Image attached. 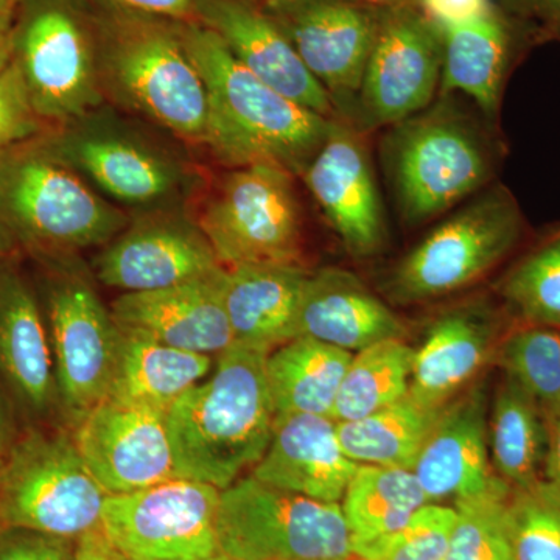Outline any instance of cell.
<instances>
[{"instance_id": "1", "label": "cell", "mask_w": 560, "mask_h": 560, "mask_svg": "<svg viewBox=\"0 0 560 560\" xmlns=\"http://www.w3.org/2000/svg\"><path fill=\"white\" fill-rule=\"evenodd\" d=\"M180 33L208 92L210 153L230 168L268 164L301 176L334 119L257 79L200 22H183Z\"/></svg>"}, {"instance_id": "2", "label": "cell", "mask_w": 560, "mask_h": 560, "mask_svg": "<svg viewBox=\"0 0 560 560\" xmlns=\"http://www.w3.org/2000/svg\"><path fill=\"white\" fill-rule=\"evenodd\" d=\"M268 352L232 345L215 370L167 411L176 474L224 490L259 463L276 410L267 378Z\"/></svg>"}, {"instance_id": "3", "label": "cell", "mask_w": 560, "mask_h": 560, "mask_svg": "<svg viewBox=\"0 0 560 560\" xmlns=\"http://www.w3.org/2000/svg\"><path fill=\"white\" fill-rule=\"evenodd\" d=\"M88 3L97 31L105 97L184 142L206 145L208 92L184 46L183 22L103 0Z\"/></svg>"}, {"instance_id": "4", "label": "cell", "mask_w": 560, "mask_h": 560, "mask_svg": "<svg viewBox=\"0 0 560 560\" xmlns=\"http://www.w3.org/2000/svg\"><path fill=\"white\" fill-rule=\"evenodd\" d=\"M0 224L36 257H65L108 245L130 219L38 139L0 160Z\"/></svg>"}, {"instance_id": "5", "label": "cell", "mask_w": 560, "mask_h": 560, "mask_svg": "<svg viewBox=\"0 0 560 560\" xmlns=\"http://www.w3.org/2000/svg\"><path fill=\"white\" fill-rule=\"evenodd\" d=\"M13 62L51 130L101 109L106 101L88 0H21L14 11Z\"/></svg>"}, {"instance_id": "6", "label": "cell", "mask_w": 560, "mask_h": 560, "mask_svg": "<svg viewBox=\"0 0 560 560\" xmlns=\"http://www.w3.org/2000/svg\"><path fill=\"white\" fill-rule=\"evenodd\" d=\"M385 149L401 219L411 226L477 194L492 173L488 140L447 97L394 125Z\"/></svg>"}, {"instance_id": "7", "label": "cell", "mask_w": 560, "mask_h": 560, "mask_svg": "<svg viewBox=\"0 0 560 560\" xmlns=\"http://www.w3.org/2000/svg\"><path fill=\"white\" fill-rule=\"evenodd\" d=\"M108 492L81 458L70 430L28 427L0 466V528L80 539L101 529Z\"/></svg>"}, {"instance_id": "8", "label": "cell", "mask_w": 560, "mask_h": 560, "mask_svg": "<svg viewBox=\"0 0 560 560\" xmlns=\"http://www.w3.org/2000/svg\"><path fill=\"white\" fill-rule=\"evenodd\" d=\"M197 224L224 268L304 267V215L294 175L276 165L231 168L202 201Z\"/></svg>"}, {"instance_id": "9", "label": "cell", "mask_w": 560, "mask_h": 560, "mask_svg": "<svg viewBox=\"0 0 560 560\" xmlns=\"http://www.w3.org/2000/svg\"><path fill=\"white\" fill-rule=\"evenodd\" d=\"M221 552L231 560L352 558L341 503L308 499L265 485L253 475L221 490Z\"/></svg>"}, {"instance_id": "10", "label": "cell", "mask_w": 560, "mask_h": 560, "mask_svg": "<svg viewBox=\"0 0 560 560\" xmlns=\"http://www.w3.org/2000/svg\"><path fill=\"white\" fill-rule=\"evenodd\" d=\"M47 267L43 282L44 316L58 408L70 429L108 399L116 366L119 326L86 276L70 256L38 257Z\"/></svg>"}, {"instance_id": "11", "label": "cell", "mask_w": 560, "mask_h": 560, "mask_svg": "<svg viewBox=\"0 0 560 560\" xmlns=\"http://www.w3.org/2000/svg\"><path fill=\"white\" fill-rule=\"evenodd\" d=\"M522 215L503 187L453 213L394 268L390 296L400 304L440 300L474 285L514 248Z\"/></svg>"}, {"instance_id": "12", "label": "cell", "mask_w": 560, "mask_h": 560, "mask_svg": "<svg viewBox=\"0 0 560 560\" xmlns=\"http://www.w3.org/2000/svg\"><path fill=\"white\" fill-rule=\"evenodd\" d=\"M101 110L54 128L40 145L114 201L149 212L175 206L191 179L183 162Z\"/></svg>"}, {"instance_id": "13", "label": "cell", "mask_w": 560, "mask_h": 560, "mask_svg": "<svg viewBox=\"0 0 560 560\" xmlns=\"http://www.w3.org/2000/svg\"><path fill=\"white\" fill-rule=\"evenodd\" d=\"M221 490L172 478L136 492L106 497L101 530L128 560H205L223 555Z\"/></svg>"}, {"instance_id": "14", "label": "cell", "mask_w": 560, "mask_h": 560, "mask_svg": "<svg viewBox=\"0 0 560 560\" xmlns=\"http://www.w3.org/2000/svg\"><path fill=\"white\" fill-rule=\"evenodd\" d=\"M442 28L418 3L385 10L349 124L360 132L429 108L440 91Z\"/></svg>"}, {"instance_id": "15", "label": "cell", "mask_w": 560, "mask_h": 560, "mask_svg": "<svg viewBox=\"0 0 560 560\" xmlns=\"http://www.w3.org/2000/svg\"><path fill=\"white\" fill-rule=\"evenodd\" d=\"M256 2L330 95L338 119L349 121L385 10L346 0Z\"/></svg>"}, {"instance_id": "16", "label": "cell", "mask_w": 560, "mask_h": 560, "mask_svg": "<svg viewBox=\"0 0 560 560\" xmlns=\"http://www.w3.org/2000/svg\"><path fill=\"white\" fill-rule=\"evenodd\" d=\"M70 433L88 469L108 495L178 477L164 412L108 397Z\"/></svg>"}, {"instance_id": "17", "label": "cell", "mask_w": 560, "mask_h": 560, "mask_svg": "<svg viewBox=\"0 0 560 560\" xmlns=\"http://www.w3.org/2000/svg\"><path fill=\"white\" fill-rule=\"evenodd\" d=\"M172 210L143 213L105 245L95 259L97 279L110 289L143 293L224 268L198 224Z\"/></svg>"}, {"instance_id": "18", "label": "cell", "mask_w": 560, "mask_h": 560, "mask_svg": "<svg viewBox=\"0 0 560 560\" xmlns=\"http://www.w3.org/2000/svg\"><path fill=\"white\" fill-rule=\"evenodd\" d=\"M301 178L352 256L381 253L388 230L363 132L338 117L331 120Z\"/></svg>"}, {"instance_id": "19", "label": "cell", "mask_w": 560, "mask_h": 560, "mask_svg": "<svg viewBox=\"0 0 560 560\" xmlns=\"http://www.w3.org/2000/svg\"><path fill=\"white\" fill-rule=\"evenodd\" d=\"M0 382L31 427L60 412L46 316L31 283L7 261L0 265Z\"/></svg>"}, {"instance_id": "20", "label": "cell", "mask_w": 560, "mask_h": 560, "mask_svg": "<svg viewBox=\"0 0 560 560\" xmlns=\"http://www.w3.org/2000/svg\"><path fill=\"white\" fill-rule=\"evenodd\" d=\"M197 22L217 33L231 54L272 90L337 119L330 95L256 0H197Z\"/></svg>"}, {"instance_id": "21", "label": "cell", "mask_w": 560, "mask_h": 560, "mask_svg": "<svg viewBox=\"0 0 560 560\" xmlns=\"http://www.w3.org/2000/svg\"><path fill=\"white\" fill-rule=\"evenodd\" d=\"M224 271L171 289L124 293L113 302L110 313L124 329L217 359L234 345L223 304Z\"/></svg>"}, {"instance_id": "22", "label": "cell", "mask_w": 560, "mask_h": 560, "mask_svg": "<svg viewBox=\"0 0 560 560\" xmlns=\"http://www.w3.org/2000/svg\"><path fill=\"white\" fill-rule=\"evenodd\" d=\"M411 471L429 503L481 495L500 480L490 463L488 396L481 385L445 405Z\"/></svg>"}, {"instance_id": "23", "label": "cell", "mask_w": 560, "mask_h": 560, "mask_svg": "<svg viewBox=\"0 0 560 560\" xmlns=\"http://www.w3.org/2000/svg\"><path fill=\"white\" fill-rule=\"evenodd\" d=\"M359 467L342 451L337 420L290 412L276 415L270 445L250 475L308 499L341 503Z\"/></svg>"}, {"instance_id": "24", "label": "cell", "mask_w": 560, "mask_h": 560, "mask_svg": "<svg viewBox=\"0 0 560 560\" xmlns=\"http://www.w3.org/2000/svg\"><path fill=\"white\" fill-rule=\"evenodd\" d=\"M405 334L399 316L353 272L323 268L305 280L296 337L357 353L390 338L404 340Z\"/></svg>"}, {"instance_id": "25", "label": "cell", "mask_w": 560, "mask_h": 560, "mask_svg": "<svg viewBox=\"0 0 560 560\" xmlns=\"http://www.w3.org/2000/svg\"><path fill=\"white\" fill-rule=\"evenodd\" d=\"M497 319L485 305L452 308L431 324L415 350L410 396L441 410L458 397L486 366L497 346Z\"/></svg>"}, {"instance_id": "26", "label": "cell", "mask_w": 560, "mask_h": 560, "mask_svg": "<svg viewBox=\"0 0 560 560\" xmlns=\"http://www.w3.org/2000/svg\"><path fill=\"white\" fill-rule=\"evenodd\" d=\"M311 271L300 265L226 268L223 304L235 345L271 350L296 338L302 290Z\"/></svg>"}, {"instance_id": "27", "label": "cell", "mask_w": 560, "mask_h": 560, "mask_svg": "<svg viewBox=\"0 0 560 560\" xmlns=\"http://www.w3.org/2000/svg\"><path fill=\"white\" fill-rule=\"evenodd\" d=\"M119 330L110 399L167 415L212 370L213 357L171 348L120 326Z\"/></svg>"}, {"instance_id": "28", "label": "cell", "mask_w": 560, "mask_h": 560, "mask_svg": "<svg viewBox=\"0 0 560 560\" xmlns=\"http://www.w3.org/2000/svg\"><path fill=\"white\" fill-rule=\"evenodd\" d=\"M441 97L467 95L488 117L499 109L501 90L510 65L511 33L493 7L485 16L442 28Z\"/></svg>"}, {"instance_id": "29", "label": "cell", "mask_w": 560, "mask_h": 560, "mask_svg": "<svg viewBox=\"0 0 560 560\" xmlns=\"http://www.w3.org/2000/svg\"><path fill=\"white\" fill-rule=\"evenodd\" d=\"M353 353L296 337L268 353L267 378L276 415H334Z\"/></svg>"}, {"instance_id": "30", "label": "cell", "mask_w": 560, "mask_h": 560, "mask_svg": "<svg viewBox=\"0 0 560 560\" xmlns=\"http://www.w3.org/2000/svg\"><path fill=\"white\" fill-rule=\"evenodd\" d=\"M427 503L411 470L360 464L341 500L353 555L388 539Z\"/></svg>"}, {"instance_id": "31", "label": "cell", "mask_w": 560, "mask_h": 560, "mask_svg": "<svg viewBox=\"0 0 560 560\" xmlns=\"http://www.w3.org/2000/svg\"><path fill=\"white\" fill-rule=\"evenodd\" d=\"M489 452L493 470L511 489L537 485L547 467V422L528 394L508 377L490 408Z\"/></svg>"}, {"instance_id": "32", "label": "cell", "mask_w": 560, "mask_h": 560, "mask_svg": "<svg viewBox=\"0 0 560 560\" xmlns=\"http://www.w3.org/2000/svg\"><path fill=\"white\" fill-rule=\"evenodd\" d=\"M441 410L422 407L411 396L355 420L337 422L338 440L361 466L411 470Z\"/></svg>"}, {"instance_id": "33", "label": "cell", "mask_w": 560, "mask_h": 560, "mask_svg": "<svg viewBox=\"0 0 560 560\" xmlns=\"http://www.w3.org/2000/svg\"><path fill=\"white\" fill-rule=\"evenodd\" d=\"M412 361L415 349L401 338L375 342L353 353L331 419L366 418L410 396Z\"/></svg>"}, {"instance_id": "34", "label": "cell", "mask_w": 560, "mask_h": 560, "mask_svg": "<svg viewBox=\"0 0 560 560\" xmlns=\"http://www.w3.org/2000/svg\"><path fill=\"white\" fill-rule=\"evenodd\" d=\"M497 352L504 377L517 383L550 422L560 411V330L530 324L512 331Z\"/></svg>"}, {"instance_id": "35", "label": "cell", "mask_w": 560, "mask_h": 560, "mask_svg": "<svg viewBox=\"0 0 560 560\" xmlns=\"http://www.w3.org/2000/svg\"><path fill=\"white\" fill-rule=\"evenodd\" d=\"M511 490L500 478L481 495L455 501L456 522L444 560H515Z\"/></svg>"}, {"instance_id": "36", "label": "cell", "mask_w": 560, "mask_h": 560, "mask_svg": "<svg viewBox=\"0 0 560 560\" xmlns=\"http://www.w3.org/2000/svg\"><path fill=\"white\" fill-rule=\"evenodd\" d=\"M523 319L560 330V234L529 253L501 285Z\"/></svg>"}, {"instance_id": "37", "label": "cell", "mask_w": 560, "mask_h": 560, "mask_svg": "<svg viewBox=\"0 0 560 560\" xmlns=\"http://www.w3.org/2000/svg\"><path fill=\"white\" fill-rule=\"evenodd\" d=\"M510 525L515 560H560V489L537 482L512 489Z\"/></svg>"}, {"instance_id": "38", "label": "cell", "mask_w": 560, "mask_h": 560, "mask_svg": "<svg viewBox=\"0 0 560 560\" xmlns=\"http://www.w3.org/2000/svg\"><path fill=\"white\" fill-rule=\"evenodd\" d=\"M456 522L455 508L427 503L396 534L375 545L361 560H444Z\"/></svg>"}, {"instance_id": "39", "label": "cell", "mask_w": 560, "mask_h": 560, "mask_svg": "<svg viewBox=\"0 0 560 560\" xmlns=\"http://www.w3.org/2000/svg\"><path fill=\"white\" fill-rule=\"evenodd\" d=\"M51 131L33 106L27 84L14 62L0 73V160Z\"/></svg>"}, {"instance_id": "40", "label": "cell", "mask_w": 560, "mask_h": 560, "mask_svg": "<svg viewBox=\"0 0 560 560\" xmlns=\"http://www.w3.org/2000/svg\"><path fill=\"white\" fill-rule=\"evenodd\" d=\"M77 540L27 528H0V560H75Z\"/></svg>"}, {"instance_id": "41", "label": "cell", "mask_w": 560, "mask_h": 560, "mask_svg": "<svg viewBox=\"0 0 560 560\" xmlns=\"http://www.w3.org/2000/svg\"><path fill=\"white\" fill-rule=\"evenodd\" d=\"M416 3L441 28L478 20L493 9L492 0H416Z\"/></svg>"}, {"instance_id": "42", "label": "cell", "mask_w": 560, "mask_h": 560, "mask_svg": "<svg viewBox=\"0 0 560 560\" xmlns=\"http://www.w3.org/2000/svg\"><path fill=\"white\" fill-rule=\"evenodd\" d=\"M103 2L165 18V20L197 22V0H103Z\"/></svg>"}, {"instance_id": "43", "label": "cell", "mask_w": 560, "mask_h": 560, "mask_svg": "<svg viewBox=\"0 0 560 560\" xmlns=\"http://www.w3.org/2000/svg\"><path fill=\"white\" fill-rule=\"evenodd\" d=\"M504 7L526 21L560 35V0H503Z\"/></svg>"}, {"instance_id": "44", "label": "cell", "mask_w": 560, "mask_h": 560, "mask_svg": "<svg viewBox=\"0 0 560 560\" xmlns=\"http://www.w3.org/2000/svg\"><path fill=\"white\" fill-rule=\"evenodd\" d=\"M20 434V415L0 382V452L7 453Z\"/></svg>"}, {"instance_id": "45", "label": "cell", "mask_w": 560, "mask_h": 560, "mask_svg": "<svg viewBox=\"0 0 560 560\" xmlns=\"http://www.w3.org/2000/svg\"><path fill=\"white\" fill-rule=\"evenodd\" d=\"M75 560H121L101 529L84 534L77 540Z\"/></svg>"}, {"instance_id": "46", "label": "cell", "mask_w": 560, "mask_h": 560, "mask_svg": "<svg viewBox=\"0 0 560 560\" xmlns=\"http://www.w3.org/2000/svg\"><path fill=\"white\" fill-rule=\"evenodd\" d=\"M547 471L550 482L560 489V411L547 423Z\"/></svg>"}, {"instance_id": "47", "label": "cell", "mask_w": 560, "mask_h": 560, "mask_svg": "<svg viewBox=\"0 0 560 560\" xmlns=\"http://www.w3.org/2000/svg\"><path fill=\"white\" fill-rule=\"evenodd\" d=\"M13 13H0V73L13 62Z\"/></svg>"}, {"instance_id": "48", "label": "cell", "mask_w": 560, "mask_h": 560, "mask_svg": "<svg viewBox=\"0 0 560 560\" xmlns=\"http://www.w3.org/2000/svg\"><path fill=\"white\" fill-rule=\"evenodd\" d=\"M346 2L361 3V5L374 7V9L389 10L396 7L416 3V0H346Z\"/></svg>"}, {"instance_id": "49", "label": "cell", "mask_w": 560, "mask_h": 560, "mask_svg": "<svg viewBox=\"0 0 560 560\" xmlns=\"http://www.w3.org/2000/svg\"><path fill=\"white\" fill-rule=\"evenodd\" d=\"M14 245H16V242L13 241L9 231L0 224V265L5 261L7 256H9L10 250L13 249Z\"/></svg>"}, {"instance_id": "50", "label": "cell", "mask_w": 560, "mask_h": 560, "mask_svg": "<svg viewBox=\"0 0 560 560\" xmlns=\"http://www.w3.org/2000/svg\"><path fill=\"white\" fill-rule=\"evenodd\" d=\"M20 3L21 0H0V13H13Z\"/></svg>"}, {"instance_id": "51", "label": "cell", "mask_w": 560, "mask_h": 560, "mask_svg": "<svg viewBox=\"0 0 560 560\" xmlns=\"http://www.w3.org/2000/svg\"><path fill=\"white\" fill-rule=\"evenodd\" d=\"M121 556V555H120ZM121 560H128V559H125L124 556H121ZM205 560H231L230 558H228V556H224V555H220V556H217V558H212V559H205Z\"/></svg>"}, {"instance_id": "52", "label": "cell", "mask_w": 560, "mask_h": 560, "mask_svg": "<svg viewBox=\"0 0 560 560\" xmlns=\"http://www.w3.org/2000/svg\"><path fill=\"white\" fill-rule=\"evenodd\" d=\"M3 455H5V453L0 452V466H2Z\"/></svg>"}, {"instance_id": "53", "label": "cell", "mask_w": 560, "mask_h": 560, "mask_svg": "<svg viewBox=\"0 0 560 560\" xmlns=\"http://www.w3.org/2000/svg\"><path fill=\"white\" fill-rule=\"evenodd\" d=\"M355 558H357V556H355ZM337 560H361V559L360 558L353 559V556H352V558L337 559Z\"/></svg>"}]
</instances>
